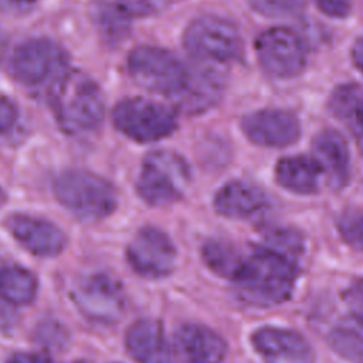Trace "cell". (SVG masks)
I'll use <instances>...</instances> for the list:
<instances>
[{"label": "cell", "mask_w": 363, "mask_h": 363, "mask_svg": "<svg viewBox=\"0 0 363 363\" xmlns=\"http://www.w3.org/2000/svg\"><path fill=\"white\" fill-rule=\"evenodd\" d=\"M295 279V265L288 255L258 248L244 258L233 281L244 301L257 306H272L291 296Z\"/></svg>", "instance_id": "6da1fadb"}, {"label": "cell", "mask_w": 363, "mask_h": 363, "mask_svg": "<svg viewBox=\"0 0 363 363\" xmlns=\"http://www.w3.org/2000/svg\"><path fill=\"white\" fill-rule=\"evenodd\" d=\"M51 106L61 129L71 135L95 130L104 119V96L94 79L67 69L51 86Z\"/></svg>", "instance_id": "7a4b0ae2"}, {"label": "cell", "mask_w": 363, "mask_h": 363, "mask_svg": "<svg viewBox=\"0 0 363 363\" xmlns=\"http://www.w3.org/2000/svg\"><path fill=\"white\" fill-rule=\"evenodd\" d=\"M58 201L77 218L98 221L111 216L118 204L115 187L104 177L82 169H69L54 182Z\"/></svg>", "instance_id": "3957f363"}, {"label": "cell", "mask_w": 363, "mask_h": 363, "mask_svg": "<svg viewBox=\"0 0 363 363\" xmlns=\"http://www.w3.org/2000/svg\"><path fill=\"white\" fill-rule=\"evenodd\" d=\"M189 183L187 162L173 150L159 149L143 159L136 190L147 204L162 207L180 200Z\"/></svg>", "instance_id": "277c9868"}, {"label": "cell", "mask_w": 363, "mask_h": 363, "mask_svg": "<svg viewBox=\"0 0 363 363\" xmlns=\"http://www.w3.org/2000/svg\"><path fill=\"white\" fill-rule=\"evenodd\" d=\"M184 48L199 61L221 64L238 58L242 52V38L238 27L218 16L194 18L183 34Z\"/></svg>", "instance_id": "5b68a950"}, {"label": "cell", "mask_w": 363, "mask_h": 363, "mask_svg": "<svg viewBox=\"0 0 363 363\" xmlns=\"http://www.w3.org/2000/svg\"><path fill=\"white\" fill-rule=\"evenodd\" d=\"M113 126L126 138L149 143L170 136L177 128L174 111L146 98H128L112 109Z\"/></svg>", "instance_id": "8992f818"}, {"label": "cell", "mask_w": 363, "mask_h": 363, "mask_svg": "<svg viewBox=\"0 0 363 363\" xmlns=\"http://www.w3.org/2000/svg\"><path fill=\"white\" fill-rule=\"evenodd\" d=\"M68 55L51 40L31 38L18 44L9 62L16 81L26 86L50 85V88L67 71Z\"/></svg>", "instance_id": "52a82bcc"}, {"label": "cell", "mask_w": 363, "mask_h": 363, "mask_svg": "<svg viewBox=\"0 0 363 363\" xmlns=\"http://www.w3.org/2000/svg\"><path fill=\"white\" fill-rule=\"evenodd\" d=\"M128 68L138 85L170 98L179 92L187 75V67L177 57L155 45L135 48L129 54Z\"/></svg>", "instance_id": "ba28073f"}, {"label": "cell", "mask_w": 363, "mask_h": 363, "mask_svg": "<svg viewBox=\"0 0 363 363\" xmlns=\"http://www.w3.org/2000/svg\"><path fill=\"white\" fill-rule=\"evenodd\" d=\"M255 54L259 67L271 78H292L306 65L303 40L286 27H271L262 31L255 41Z\"/></svg>", "instance_id": "9c48e42d"}, {"label": "cell", "mask_w": 363, "mask_h": 363, "mask_svg": "<svg viewBox=\"0 0 363 363\" xmlns=\"http://www.w3.org/2000/svg\"><path fill=\"white\" fill-rule=\"evenodd\" d=\"M72 299L81 313L96 323H113L125 311L121 282L104 272L79 278L72 286Z\"/></svg>", "instance_id": "30bf717a"}, {"label": "cell", "mask_w": 363, "mask_h": 363, "mask_svg": "<svg viewBox=\"0 0 363 363\" xmlns=\"http://www.w3.org/2000/svg\"><path fill=\"white\" fill-rule=\"evenodd\" d=\"M130 268L145 278H163L176 264V248L166 233L156 227H143L126 248Z\"/></svg>", "instance_id": "8fae6325"}, {"label": "cell", "mask_w": 363, "mask_h": 363, "mask_svg": "<svg viewBox=\"0 0 363 363\" xmlns=\"http://www.w3.org/2000/svg\"><path fill=\"white\" fill-rule=\"evenodd\" d=\"M241 129L248 140L264 147L289 146L301 135L298 116L291 111L277 108L245 115L241 121Z\"/></svg>", "instance_id": "7c38bea8"}, {"label": "cell", "mask_w": 363, "mask_h": 363, "mask_svg": "<svg viewBox=\"0 0 363 363\" xmlns=\"http://www.w3.org/2000/svg\"><path fill=\"white\" fill-rule=\"evenodd\" d=\"M223 92V74L214 64L200 61L197 65L187 67L186 79L172 99L183 112L201 113L213 108L221 99Z\"/></svg>", "instance_id": "4fadbf2b"}, {"label": "cell", "mask_w": 363, "mask_h": 363, "mask_svg": "<svg viewBox=\"0 0 363 363\" xmlns=\"http://www.w3.org/2000/svg\"><path fill=\"white\" fill-rule=\"evenodd\" d=\"M251 343L265 363H313L312 346L291 329L262 326L251 335Z\"/></svg>", "instance_id": "5bb4252c"}, {"label": "cell", "mask_w": 363, "mask_h": 363, "mask_svg": "<svg viewBox=\"0 0 363 363\" xmlns=\"http://www.w3.org/2000/svg\"><path fill=\"white\" fill-rule=\"evenodd\" d=\"M6 227L20 245L37 257H55L67 245L64 231L40 217L11 214L6 220Z\"/></svg>", "instance_id": "9a60e30c"}, {"label": "cell", "mask_w": 363, "mask_h": 363, "mask_svg": "<svg viewBox=\"0 0 363 363\" xmlns=\"http://www.w3.org/2000/svg\"><path fill=\"white\" fill-rule=\"evenodd\" d=\"M312 153L328 183L343 189L350 177V152L345 138L335 129H323L312 140Z\"/></svg>", "instance_id": "2e32d148"}, {"label": "cell", "mask_w": 363, "mask_h": 363, "mask_svg": "<svg viewBox=\"0 0 363 363\" xmlns=\"http://www.w3.org/2000/svg\"><path fill=\"white\" fill-rule=\"evenodd\" d=\"M174 340L176 350L184 363H223L227 354L225 340L200 323L180 326Z\"/></svg>", "instance_id": "e0dca14e"}, {"label": "cell", "mask_w": 363, "mask_h": 363, "mask_svg": "<svg viewBox=\"0 0 363 363\" xmlns=\"http://www.w3.org/2000/svg\"><path fill=\"white\" fill-rule=\"evenodd\" d=\"M214 208L228 218H250L268 207L265 191L247 180H231L221 186L214 196Z\"/></svg>", "instance_id": "ac0fdd59"}, {"label": "cell", "mask_w": 363, "mask_h": 363, "mask_svg": "<svg viewBox=\"0 0 363 363\" xmlns=\"http://www.w3.org/2000/svg\"><path fill=\"white\" fill-rule=\"evenodd\" d=\"M125 345L136 363H173L164 330L153 319L136 320L126 332Z\"/></svg>", "instance_id": "d6986e66"}, {"label": "cell", "mask_w": 363, "mask_h": 363, "mask_svg": "<svg viewBox=\"0 0 363 363\" xmlns=\"http://www.w3.org/2000/svg\"><path fill=\"white\" fill-rule=\"evenodd\" d=\"M320 174V167L315 159L303 155L282 157L275 166L278 184L294 194L306 196L316 193L319 190Z\"/></svg>", "instance_id": "ffe728a7"}, {"label": "cell", "mask_w": 363, "mask_h": 363, "mask_svg": "<svg viewBox=\"0 0 363 363\" xmlns=\"http://www.w3.org/2000/svg\"><path fill=\"white\" fill-rule=\"evenodd\" d=\"M330 347L352 363H363V315L352 313L340 319L329 332Z\"/></svg>", "instance_id": "44dd1931"}, {"label": "cell", "mask_w": 363, "mask_h": 363, "mask_svg": "<svg viewBox=\"0 0 363 363\" xmlns=\"http://www.w3.org/2000/svg\"><path fill=\"white\" fill-rule=\"evenodd\" d=\"M329 108L332 113L347 125L353 132L363 135V86L357 84H346L337 86L330 99Z\"/></svg>", "instance_id": "7402d4cb"}, {"label": "cell", "mask_w": 363, "mask_h": 363, "mask_svg": "<svg viewBox=\"0 0 363 363\" xmlns=\"http://www.w3.org/2000/svg\"><path fill=\"white\" fill-rule=\"evenodd\" d=\"M35 275L21 267L0 268V296L13 305L23 306L34 301L37 295Z\"/></svg>", "instance_id": "603a6c76"}, {"label": "cell", "mask_w": 363, "mask_h": 363, "mask_svg": "<svg viewBox=\"0 0 363 363\" xmlns=\"http://www.w3.org/2000/svg\"><path fill=\"white\" fill-rule=\"evenodd\" d=\"M206 265L220 277L234 279L244 258L231 245L220 240H210L203 245L201 250Z\"/></svg>", "instance_id": "cb8c5ba5"}, {"label": "cell", "mask_w": 363, "mask_h": 363, "mask_svg": "<svg viewBox=\"0 0 363 363\" xmlns=\"http://www.w3.org/2000/svg\"><path fill=\"white\" fill-rule=\"evenodd\" d=\"M132 17L122 9V6L115 1L108 4L99 16V24L104 35L108 37V40L118 41L122 37L126 35L129 30V20Z\"/></svg>", "instance_id": "d4e9b609"}, {"label": "cell", "mask_w": 363, "mask_h": 363, "mask_svg": "<svg viewBox=\"0 0 363 363\" xmlns=\"http://www.w3.org/2000/svg\"><path fill=\"white\" fill-rule=\"evenodd\" d=\"M342 240L357 251H363V210H346L337 218Z\"/></svg>", "instance_id": "484cf974"}, {"label": "cell", "mask_w": 363, "mask_h": 363, "mask_svg": "<svg viewBox=\"0 0 363 363\" xmlns=\"http://www.w3.org/2000/svg\"><path fill=\"white\" fill-rule=\"evenodd\" d=\"M250 7L261 16L282 18L301 13L306 0H247Z\"/></svg>", "instance_id": "4316f807"}, {"label": "cell", "mask_w": 363, "mask_h": 363, "mask_svg": "<svg viewBox=\"0 0 363 363\" xmlns=\"http://www.w3.org/2000/svg\"><path fill=\"white\" fill-rule=\"evenodd\" d=\"M37 339L41 345H45L48 349H61L67 340V332L55 320L41 322L37 328Z\"/></svg>", "instance_id": "83f0119b"}, {"label": "cell", "mask_w": 363, "mask_h": 363, "mask_svg": "<svg viewBox=\"0 0 363 363\" xmlns=\"http://www.w3.org/2000/svg\"><path fill=\"white\" fill-rule=\"evenodd\" d=\"M122 9L130 16L152 14L164 7L167 0H116Z\"/></svg>", "instance_id": "f1b7e54d"}, {"label": "cell", "mask_w": 363, "mask_h": 363, "mask_svg": "<svg viewBox=\"0 0 363 363\" xmlns=\"http://www.w3.org/2000/svg\"><path fill=\"white\" fill-rule=\"evenodd\" d=\"M316 7L332 18H343L352 10V0H313Z\"/></svg>", "instance_id": "f546056e"}, {"label": "cell", "mask_w": 363, "mask_h": 363, "mask_svg": "<svg viewBox=\"0 0 363 363\" xmlns=\"http://www.w3.org/2000/svg\"><path fill=\"white\" fill-rule=\"evenodd\" d=\"M18 112L16 105L6 96L0 95V133L10 132L17 123Z\"/></svg>", "instance_id": "4dcf8cb0"}, {"label": "cell", "mask_w": 363, "mask_h": 363, "mask_svg": "<svg viewBox=\"0 0 363 363\" xmlns=\"http://www.w3.org/2000/svg\"><path fill=\"white\" fill-rule=\"evenodd\" d=\"M345 299L356 313L363 315V281L350 285L345 292Z\"/></svg>", "instance_id": "1f68e13d"}, {"label": "cell", "mask_w": 363, "mask_h": 363, "mask_svg": "<svg viewBox=\"0 0 363 363\" xmlns=\"http://www.w3.org/2000/svg\"><path fill=\"white\" fill-rule=\"evenodd\" d=\"M9 301L0 296V330H10L17 323V315Z\"/></svg>", "instance_id": "d6a6232c"}, {"label": "cell", "mask_w": 363, "mask_h": 363, "mask_svg": "<svg viewBox=\"0 0 363 363\" xmlns=\"http://www.w3.org/2000/svg\"><path fill=\"white\" fill-rule=\"evenodd\" d=\"M7 363H54V362L40 353H17L11 356L7 360Z\"/></svg>", "instance_id": "836d02e7"}, {"label": "cell", "mask_w": 363, "mask_h": 363, "mask_svg": "<svg viewBox=\"0 0 363 363\" xmlns=\"http://www.w3.org/2000/svg\"><path fill=\"white\" fill-rule=\"evenodd\" d=\"M352 60L357 69L363 74V38L357 40L352 48Z\"/></svg>", "instance_id": "e575fe53"}, {"label": "cell", "mask_w": 363, "mask_h": 363, "mask_svg": "<svg viewBox=\"0 0 363 363\" xmlns=\"http://www.w3.org/2000/svg\"><path fill=\"white\" fill-rule=\"evenodd\" d=\"M13 1H20V3H30V1H34V0H13Z\"/></svg>", "instance_id": "d590c367"}, {"label": "cell", "mask_w": 363, "mask_h": 363, "mask_svg": "<svg viewBox=\"0 0 363 363\" xmlns=\"http://www.w3.org/2000/svg\"><path fill=\"white\" fill-rule=\"evenodd\" d=\"M0 48H1V31H0Z\"/></svg>", "instance_id": "8d00e7d4"}, {"label": "cell", "mask_w": 363, "mask_h": 363, "mask_svg": "<svg viewBox=\"0 0 363 363\" xmlns=\"http://www.w3.org/2000/svg\"><path fill=\"white\" fill-rule=\"evenodd\" d=\"M75 363H88V362H75Z\"/></svg>", "instance_id": "74e56055"}]
</instances>
